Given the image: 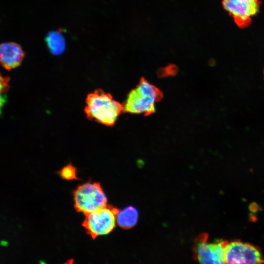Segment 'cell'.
Segmentation results:
<instances>
[{
  "label": "cell",
  "instance_id": "6da1fadb",
  "mask_svg": "<svg viewBox=\"0 0 264 264\" xmlns=\"http://www.w3.org/2000/svg\"><path fill=\"white\" fill-rule=\"evenodd\" d=\"M84 112L89 120L112 126L123 111V105L112 96L101 89H96L87 95Z\"/></svg>",
  "mask_w": 264,
  "mask_h": 264
},
{
  "label": "cell",
  "instance_id": "7a4b0ae2",
  "mask_svg": "<svg viewBox=\"0 0 264 264\" xmlns=\"http://www.w3.org/2000/svg\"><path fill=\"white\" fill-rule=\"evenodd\" d=\"M163 97L158 88L141 78L135 88L128 94L123 104V112L150 115L155 112L156 104Z\"/></svg>",
  "mask_w": 264,
  "mask_h": 264
},
{
  "label": "cell",
  "instance_id": "3957f363",
  "mask_svg": "<svg viewBox=\"0 0 264 264\" xmlns=\"http://www.w3.org/2000/svg\"><path fill=\"white\" fill-rule=\"evenodd\" d=\"M119 210L110 205L105 206L85 215L82 224L87 234L95 239L112 232L116 226Z\"/></svg>",
  "mask_w": 264,
  "mask_h": 264
},
{
  "label": "cell",
  "instance_id": "277c9868",
  "mask_svg": "<svg viewBox=\"0 0 264 264\" xmlns=\"http://www.w3.org/2000/svg\"><path fill=\"white\" fill-rule=\"evenodd\" d=\"M73 194L76 211L85 215L107 205V198L99 183H85Z\"/></svg>",
  "mask_w": 264,
  "mask_h": 264
},
{
  "label": "cell",
  "instance_id": "5b68a950",
  "mask_svg": "<svg viewBox=\"0 0 264 264\" xmlns=\"http://www.w3.org/2000/svg\"><path fill=\"white\" fill-rule=\"evenodd\" d=\"M227 242L208 241V235L202 234L195 239L193 251L199 264H225V248Z\"/></svg>",
  "mask_w": 264,
  "mask_h": 264
},
{
  "label": "cell",
  "instance_id": "8992f818",
  "mask_svg": "<svg viewBox=\"0 0 264 264\" xmlns=\"http://www.w3.org/2000/svg\"><path fill=\"white\" fill-rule=\"evenodd\" d=\"M225 264H262L264 257L258 247L239 240L227 242Z\"/></svg>",
  "mask_w": 264,
  "mask_h": 264
},
{
  "label": "cell",
  "instance_id": "52a82bcc",
  "mask_svg": "<svg viewBox=\"0 0 264 264\" xmlns=\"http://www.w3.org/2000/svg\"><path fill=\"white\" fill-rule=\"evenodd\" d=\"M224 9L233 17L237 26L241 28L249 26L252 18L259 12V0H223Z\"/></svg>",
  "mask_w": 264,
  "mask_h": 264
},
{
  "label": "cell",
  "instance_id": "ba28073f",
  "mask_svg": "<svg viewBox=\"0 0 264 264\" xmlns=\"http://www.w3.org/2000/svg\"><path fill=\"white\" fill-rule=\"evenodd\" d=\"M25 54L21 46L16 43L4 42L0 46V58L2 66L10 71L19 66Z\"/></svg>",
  "mask_w": 264,
  "mask_h": 264
},
{
  "label": "cell",
  "instance_id": "9c48e42d",
  "mask_svg": "<svg viewBox=\"0 0 264 264\" xmlns=\"http://www.w3.org/2000/svg\"><path fill=\"white\" fill-rule=\"evenodd\" d=\"M138 216L136 208L133 206H128L119 211L117 216V223L122 228L130 229L136 224Z\"/></svg>",
  "mask_w": 264,
  "mask_h": 264
},
{
  "label": "cell",
  "instance_id": "30bf717a",
  "mask_svg": "<svg viewBox=\"0 0 264 264\" xmlns=\"http://www.w3.org/2000/svg\"><path fill=\"white\" fill-rule=\"evenodd\" d=\"M45 40L50 52L54 55L62 54L66 48V41L61 32L51 31L48 33Z\"/></svg>",
  "mask_w": 264,
  "mask_h": 264
},
{
  "label": "cell",
  "instance_id": "8fae6325",
  "mask_svg": "<svg viewBox=\"0 0 264 264\" xmlns=\"http://www.w3.org/2000/svg\"><path fill=\"white\" fill-rule=\"evenodd\" d=\"M76 172V168L70 163L63 167L57 173L65 180H78L79 179L77 177Z\"/></svg>",
  "mask_w": 264,
  "mask_h": 264
},
{
  "label": "cell",
  "instance_id": "7c38bea8",
  "mask_svg": "<svg viewBox=\"0 0 264 264\" xmlns=\"http://www.w3.org/2000/svg\"><path fill=\"white\" fill-rule=\"evenodd\" d=\"M9 78L8 77H2L1 76L0 81H1V93L3 92H5L8 90V88L9 87L8 83L9 81Z\"/></svg>",
  "mask_w": 264,
  "mask_h": 264
},
{
  "label": "cell",
  "instance_id": "4fadbf2b",
  "mask_svg": "<svg viewBox=\"0 0 264 264\" xmlns=\"http://www.w3.org/2000/svg\"><path fill=\"white\" fill-rule=\"evenodd\" d=\"M64 264H74V260L73 259H69Z\"/></svg>",
  "mask_w": 264,
  "mask_h": 264
},
{
  "label": "cell",
  "instance_id": "5bb4252c",
  "mask_svg": "<svg viewBox=\"0 0 264 264\" xmlns=\"http://www.w3.org/2000/svg\"></svg>",
  "mask_w": 264,
  "mask_h": 264
}]
</instances>
